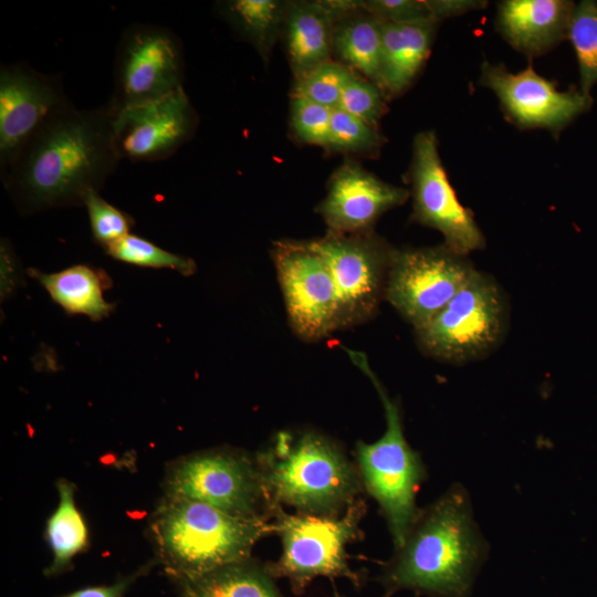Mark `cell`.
<instances>
[{
    "label": "cell",
    "mask_w": 597,
    "mask_h": 597,
    "mask_svg": "<svg viewBox=\"0 0 597 597\" xmlns=\"http://www.w3.org/2000/svg\"><path fill=\"white\" fill-rule=\"evenodd\" d=\"M122 160L114 113L106 105L57 112L0 171L3 187L21 214L84 206L103 188Z\"/></svg>",
    "instance_id": "obj_1"
},
{
    "label": "cell",
    "mask_w": 597,
    "mask_h": 597,
    "mask_svg": "<svg viewBox=\"0 0 597 597\" xmlns=\"http://www.w3.org/2000/svg\"><path fill=\"white\" fill-rule=\"evenodd\" d=\"M467 490L452 485L421 510L384 567L387 595L411 589L433 597H465L485 556Z\"/></svg>",
    "instance_id": "obj_2"
},
{
    "label": "cell",
    "mask_w": 597,
    "mask_h": 597,
    "mask_svg": "<svg viewBox=\"0 0 597 597\" xmlns=\"http://www.w3.org/2000/svg\"><path fill=\"white\" fill-rule=\"evenodd\" d=\"M255 460L270 512L281 505L300 513L339 514L364 490L356 464L317 431H280Z\"/></svg>",
    "instance_id": "obj_3"
},
{
    "label": "cell",
    "mask_w": 597,
    "mask_h": 597,
    "mask_svg": "<svg viewBox=\"0 0 597 597\" xmlns=\"http://www.w3.org/2000/svg\"><path fill=\"white\" fill-rule=\"evenodd\" d=\"M157 555L175 582L248 559L274 534L272 517L244 519L208 504L166 496L150 523Z\"/></svg>",
    "instance_id": "obj_4"
},
{
    "label": "cell",
    "mask_w": 597,
    "mask_h": 597,
    "mask_svg": "<svg viewBox=\"0 0 597 597\" xmlns=\"http://www.w3.org/2000/svg\"><path fill=\"white\" fill-rule=\"evenodd\" d=\"M347 353L370 379L384 406L385 432L375 442H356L355 464L363 489L378 503L398 548L421 511L416 498L426 479V468L405 437L399 405L387 395L365 354L349 349Z\"/></svg>",
    "instance_id": "obj_5"
},
{
    "label": "cell",
    "mask_w": 597,
    "mask_h": 597,
    "mask_svg": "<svg viewBox=\"0 0 597 597\" xmlns=\"http://www.w3.org/2000/svg\"><path fill=\"white\" fill-rule=\"evenodd\" d=\"M362 498L334 515L287 513L271 507L274 534L281 538L277 561L266 564L273 578L289 579L294 594H301L316 577H345L358 585V575L347 562L346 547L360 536L366 513Z\"/></svg>",
    "instance_id": "obj_6"
},
{
    "label": "cell",
    "mask_w": 597,
    "mask_h": 597,
    "mask_svg": "<svg viewBox=\"0 0 597 597\" xmlns=\"http://www.w3.org/2000/svg\"><path fill=\"white\" fill-rule=\"evenodd\" d=\"M166 496L244 519L272 517L258 462L241 450L212 449L176 461L167 473Z\"/></svg>",
    "instance_id": "obj_7"
},
{
    "label": "cell",
    "mask_w": 597,
    "mask_h": 597,
    "mask_svg": "<svg viewBox=\"0 0 597 597\" xmlns=\"http://www.w3.org/2000/svg\"><path fill=\"white\" fill-rule=\"evenodd\" d=\"M505 304L495 282L473 270L452 300L427 325L416 329L423 353L450 363L485 355L500 341Z\"/></svg>",
    "instance_id": "obj_8"
},
{
    "label": "cell",
    "mask_w": 597,
    "mask_h": 597,
    "mask_svg": "<svg viewBox=\"0 0 597 597\" xmlns=\"http://www.w3.org/2000/svg\"><path fill=\"white\" fill-rule=\"evenodd\" d=\"M184 52L172 31L133 24L121 35L114 62V88L107 106L116 114L184 88Z\"/></svg>",
    "instance_id": "obj_9"
},
{
    "label": "cell",
    "mask_w": 597,
    "mask_h": 597,
    "mask_svg": "<svg viewBox=\"0 0 597 597\" xmlns=\"http://www.w3.org/2000/svg\"><path fill=\"white\" fill-rule=\"evenodd\" d=\"M326 261L337 294V329L367 322L385 296L394 248L374 231L310 240Z\"/></svg>",
    "instance_id": "obj_10"
},
{
    "label": "cell",
    "mask_w": 597,
    "mask_h": 597,
    "mask_svg": "<svg viewBox=\"0 0 597 597\" xmlns=\"http://www.w3.org/2000/svg\"><path fill=\"white\" fill-rule=\"evenodd\" d=\"M473 270L464 256L444 244L394 249L384 298L416 331L443 310Z\"/></svg>",
    "instance_id": "obj_11"
},
{
    "label": "cell",
    "mask_w": 597,
    "mask_h": 597,
    "mask_svg": "<svg viewBox=\"0 0 597 597\" xmlns=\"http://www.w3.org/2000/svg\"><path fill=\"white\" fill-rule=\"evenodd\" d=\"M271 256L290 325L304 341L337 331V294L331 270L310 240H280Z\"/></svg>",
    "instance_id": "obj_12"
},
{
    "label": "cell",
    "mask_w": 597,
    "mask_h": 597,
    "mask_svg": "<svg viewBox=\"0 0 597 597\" xmlns=\"http://www.w3.org/2000/svg\"><path fill=\"white\" fill-rule=\"evenodd\" d=\"M409 176L415 222L441 232L444 245L459 255L485 247L471 211L460 203L448 179L433 130L415 136Z\"/></svg>",
    "instance_id": "obj_13"
},
{
    "label": "cell",
    "mask_w": 597,
    "mask_h": 597,
    "mask_svg": "<svg viewBox=\"0 0 597 597\" xmlns=\"http://www.w3.org/2000/svg\"><path fill=\"white\" fill-rule=\"evenodd\" d=\"M71 104L56 76L25 64L0 69V171L62 108Z\"/></svg>",
    "instance_id": "obj_14"
},
{
    "label": "cell",
    "mask_w": 597,
    "mask_h": 597,
    "mask_svg": "<svg viewBox=\"0 0 597 597\" xmlns=\"http://www.w3.org/2000/svg\"><path fill=\"white\" fill-rule=\"evenodd\" d=\"M198 116L185 91L129 106L114 114V136L122 159L157 161L189 142Z\"/></svg>",
    "instance_id": "obj_15"
},
{
    "label": "cell",
    "mask_w": 597,
    "mask_h": 597,
    "mask_svg": "<svg viewBox=\"0 0 597 597\" xmlns=\"http://www.w3.org/2000/svg\"><path fill=\"white\" fill-rule=\"evenodd\" d=\"M480 82L495 93L509 118L523 128H545L557 134L591 104L587 94L558 91L532 65L511 73L501 64L484 61Z\"/></svg>",
    "instance_id": "obj_16"
},
{
    "label": "cell",
    "mask_w": 597,
    "mask_h": 597,
    "mask_svg": "<svg viewBox=\"0 0 597 597\" xmlns=\"http://www.w3.org/2000/svg\"><path fill=\"white\" fill-rule=\"evenodd\" d=\"M409 196V190L381 180L346 158L332 174L316 212L329 233H368L385 212L401 206Z\"/></svg>",
    "instance_id": "obj_17"
},
{
    "label": "cell",
    "mask_w": 597,
    "mask_h": 597,
    "mask_svg": "<svg viewBox=\"0 0 597 597\" xmlns=\"http://www.w3.org/2000/svg\"><path fill=\"white\" fill-rule=\"evenodd\" d=\"M574 7L565 0H506L499 4L496 24L514 49L541 55L567 35Z\"/></svg>",
    "instance_id": "obj_18"
},
{
    "label": "cell",
    "mask_w": 597,
    "mask_h": 597,
    "mask_svg": "<svg viewBox=\"0 0 597 597\" xmlns=\"http://www.w3.org/2000/svg\"><path fill=\"white\" fill-rule=\"evenodd\" d=\"M337 19L327 0L287 3L283 31L294 80L331 60Z\"/></svg>",
    "instance_id": "obj_19"
},
{
    "label": "cell",
    "mask_w": 597,
    "mask_h": 597,
    "mask_svg": "<svg viewBox=\"0 0 597 597\" xmlns=\"http://www.w3.org/2000/svg\"><path fill=\"white\" fill-rule=\"evenodd\" d=\"M436 25L381 21L379 86L387 96H397L411 85L428 59Z\"/></svg>",
    "instance_id": "obj_20"
},
{
    "label": "cell",
    "mask_w": 597,
    "mask_h": 597,
    "mask_svg": "<svg viewBox=\"0 0 597 597\" xmlns=\"http://www.w3.org/2000/svg\"><path fill=\"white\" fill-rule=\"evenodd\" d=\"M29 274L69 315H84L96 322L109 316L114 310V304L104 297L112 282L103 270L74 264L53 273L30 269Z\"/></svg>",
    "instance_id": "obj_21"
},
{
    "label": "cell",
    "mask_w": 597,
    "mask_h": 597,
    "mask_svg": "<svg viewBox=\"0 0 597 597\" xmlns=\"http://www.w3.org/2000/svg\"><path fill=\"white\" fill-rule=\"evenodd\" d=\"M381 21L357 10L339 18L334 25L333 53L338 62L379 86ZM380 87V86H379Z\"/></svg>",
    "instance_id": "obj_22"
},
{
    "label": "cell",
    "mask_w": 597,
    "mask_h": 597,
    "mask_svg": "<svg viewBox=\"0 0 597 597\" xmlns=\"http://www.w3.org/2000/svg\"><path fill=\"white\" fill-rule=\"evenodd\" d=\"M176 584L196 597H284L266 565L252 557Z\"/></svg>",
    "instance_id": "obj_23"
},
{
    "label": "cell",
    "mask_w": 597,
    "mask_h": 597,
    "mask_svg": "<svg viewBox=\"0 0 597 597\" xmlns=\"http://www.w3.org/2000/svg\"><path fill=\"white\" fill-rule=\"evenodd\" d=\"M227 22L249 41L266 64L283 28L287 2L230 0L220 4Z\"/></svg>",
    "instance_id": "obj_24"
},
{
    "label": "cell",
    "mask_w": 597,
    "mask_h": 597,
    "mask_svg": "<svg viewBox=\"0 0 597 597\" xmlns=\"http://www.w3.org/2000/svg\"><path fill=\"white\" fill-rule=\"evenodd\" d=\"M56 488L59 503L46 523V538L53 556L46 576L65 572L72 558L87 544V527L75 503L74 484L62 479Z\"/></svg>",
    "instance_id": "obj_25"
},
{
    "label": "cell",
    "mask_w": 597,
    "mask_h": 597,
    "mask_svg": "<svg viewBox=\"0 0 597 597\" xmlns=\"http://www.w3.org/2000/svg\"><path fill=\"white\" fill-rule=\"evenodd\" d=\"M567 36L578 61L580 92L589 95L590 88L597 83V3L595 1L584 0L574 7Z\"/></svg>",
    "instance_id": "obj_26"
},
{
    "label": "cell",
    "mask_w": 597,
    "mask_h": 597,
    "mask_svg": "<svg viewBox=\"0 0 597 597\" xmlns=\"http://www.w3.org/2000/svg\"><path fill=\"white\" fill-rule=\"evenodd\" d=\"M105 251L113 259L132 265L171 269L186 276L193 274L197 270L192 259L164 250L149 240L133 233Z\"/></svg>",
    "instance_id": "obj_27"
},
{
    "label": "cell",
    "mask_w": 597,
    "mask_h": 597,
    "mask_svg": "<svg viewBox=\"0 0 597 597\" xmlns=\"http://www.w3.org/2000/svg\"><path fill=\"white\" fill-rule=\"evenodd\" d=\"M350 67L332 59L294 80L291 97H301L328 108L338 106L343 90L354 75Z\"/></svg>",
    "instance_id": "obj_28"
},
{
    "label": "cell",
    "mask_w": 597,
    "mask_h": 597,
    "mask_svg": "<svg viewBox=\"0 0 597 597\" xmlns=\"http://www.w3.org/2000/svg\"><path fill=\"white\" fill-rule=\"evenodd\" d=\"M384 143L378 129L339 109H333L326 149L346 154H376Z\"/></svg>",
    "instance_id": "obj_29"
},
{
    "label": "cell",
    "mask_w": 597,
    "mask_h": 597,
    "mask_svg": "<svg viewBox=\"0 0 597 597\" xmlns=\"http://www.w3.org/2000/svg\"><path fill=\"white\" fill-rule=\"evenodd\" d=\"M84 206L87 210L94 240L105 250L130 233L133 218L93 191Z\"/></svg>",
    "instance_id": "obj_30"
},
{
    "label": "cell",
    "mask_w": 597,
    "mask_h": 597,
    "mask_svg": "<svg viewBox=\"0 0 597 597\" xmlns=\"http://www.w3.org/2000/svg\"><path fill=\"white\" fill-rule=\"evenodd\" d=\"M386 96L377 84L354 73L343 90L337 108L377 128L387 109Z\"/></svg>",
    "instance_id": "obj_31"
},
{
    "label": "cell",
    "mask_w": 597,
    "mask_h": 597,
    "mask_svg": "<svg viewBox=\"0 0 597 597\" xmlns=\"http://www.w3.org/2000/svg\"><path fill=\"white\" fill-rule=\"evenodd\" d=\"M291 127L298 140L326 148L333 109L301 97H291Z\"/></svg>",
    "instance_id": "obj_32"
},
{
    "label": "cell",
    "mask_w": 597,
    "mask_h": 597,
    "mask_svg": "<svg viewBox=\"0 0 597 597\" xmlns=\"http://www.w3.org/2000/svg\"><path fill=\"white\" fill-rule=\"evenodd\" d=\"M359 6L367 13L385 22L438 23L432 0H359Z\"/></svg>",
    "instance_id": "obj_33"
},
{
    "label": "cell",
    "mask_w": 597,
    "mask_h": 597,
    "mask_svg": "<svg viewBox=\"0 0 597 597\" xmlns=\"http://www.w3.org/2000/svg\"><path fill=\"white\" fill-rule=\"evenodd\" d=\"M149 565L138 572L123 577L113 585L86 587L59 597H123L128 587L143 574L147 573Z\"/></svg>",
    "instance_id": "obj_34"
},
{
    "label": "cell",
    "mask_w": 597,
    "mask_h": 597,
    "mask_svg": "<svg viewBox=\"0 0 597 597\" xmlns=\"http://www.w3.org/2000/svg\"><path fill=\"white\" fill-rule=\"evenodd\" d=\"M18 261L10 242L1 240V296L7 298L17 286Z\"/></svg>",
    "instance_id": "obj_35"
},
{
    "label": "cell",
    "mask_w": 597,
    "mask_h": 597,
    "mask_svg": "<svg viewBox=\"0 0 597 597\" xmlns=\"http://www.w3.org/2000/svg\"><path fill=\"white\" fill-rule=\"evenodd\" d=\"M180 593H181V596L182 597H196L191 591H189L188 589H185V588H180Z\"/></svg>",
    "instance_id": "obj_36"
}]
</instances>
